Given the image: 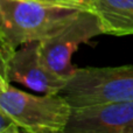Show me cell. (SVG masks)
I'll use <instances>...</instances> for the list:
<instances>
[{
    "mask_svg": "<svg viewBox=\"0 0 133 133\" xmlns=\"http://www.w3.org/2000/svg\"><path fill=\"white\" fill-rule=\"evenodd\" d=\"M0 133H21V132H20V129H19L18 125L12 124V125H9L8 127H6L5 130H1Z\"/></svg>",
    "mask_w": 133,
    "mask_h": 133,
    "instance_id": "obj_9",
    "label": "cell"
},
{
    "mask_svg": "<svg viewBox=\"0 0 133 133\" xmlns=\"http://www.w3.org/2000/svg\"><path fill=\"white\" fill-rule=\"evenodd\" d=\"M0 78L15 82L41 94H58L66 79L51 72L42 63L39 42H29L15 50L0 47Z\"/></svg>",
    "mask_w": 133,
    "mask_h": 133,
    "instance_id": "obj_5",
    "label": "cell"
},
{
    "mask_svg": "<svg viewBox=\"0 0 133 133\" xmlns=\"http://www.w3.org/2000/svg\"><path fill=\"white\" fill-rule=\"evenodd\" d=\"M101 34L103 29L97 14L85 9L60 33L39 42L42 63L51 72L68 81L76 70L71 63L72 54L79 44Z\"/></svg>",
    "mask_w": 133,
    "mask_h": 133,
    "instance_id": "obj_4",
    "label": "cell"
},
{
    "mask_svg": "<svg viewBox=\"0 0 133 133\" xmlns=\"http://www.w3.org/2000/svg\"><path fill=\"white\" fill-rule=\"evenodd\" d=\"M58 95L71 108L133 101V64L76 68Z\"/></svg>",
    "mask_w": 133,
    "mask_h": 133,
    "instance_id": "obj_3",
    "label": "cell"
},
{
    "mask_svg": "<svg viewBox=\"0 0 133 133\" xmlns=\"http://www.w3.org/2000/svg\"><path fill=\"white\" fill-rule=\"evenodd\" d=\"M0 111L23 133H65L72 108L58 94L35 96L0 78Z\"/></svg>",
    "mask_w": 133,
    "mask_h": 133,
    "instance_id": "obj_2",
    "label": "cell"
},
{
    "mask_svg": "<svg viewBox=\"0 0 133 133\" xmlns=\"http://www.w3.org/2000/svg\"><path fill=\"white\" fill-rule=\"evenodd\" d=\"M43 2H51V4L66 5V6H75L81 7L84 9H91L92 11V2L91 0H37Z\"/></svg>",
    "mask_w": 133,
    "mask_h": 133,
    "instance_id": "obj_8",
    "label": "cell"
},
{
    "mask_svg": "<svg viewBox=\"0 0 133 133\" xmlns=\"http://www.w3.org/2000/svg\"><path fill=\"white\" fill-rule=\"evenodd\" d=\"M103 34L112 36L133 35V0H91Z\"/></svg>",
    "mask_w": 133,
    "mask_h": 133,
    "instance_id": "obj_7",
    "label": "cell"
},
{
    "mask_svg": "<svg viewBox=\"0 0 133 133\" xmlns=\"http://www.w3.org/2000/svg\"><path fill=\"white\" fill-rule=\"evenodd\" d=\"M124 133H133V120L127 125V127L124 130Z\"/></svg>",
    "mask_w": 133,
    "mask_h": 133,
    "instance_id": "obj_10",
    "label": "cell"
},
{
    "mask_svg": "<svg viewBox=\"0 0 133 133\" xmlns=\"http://www.w3.org/2000/svg\"><path fill=\"white\" fill-rule=\"evenodd\" d=\"M84 8L37 0H0V47L15 50L54 36Z\"/></svg>",
    "mask_w": 133,
    "mask_h": 133,
    "instance_id": "obj_1",
    "label": "cell"
},
{
    "mask_svg": "<svg viewBox=\"0 0 133 133\" xmlns=\"http://www.w3.org/2000/svg\"><path fill=\"white\" fill-rule=\"evenodd\" d=\"M133 120V101L72 108L65 133H124Z\"/></svg>",
    "mask_w": 133,
    "mask_h": 133,
    "instance_id": "obj_6",
    "label": "cell"
}]
</instances>
